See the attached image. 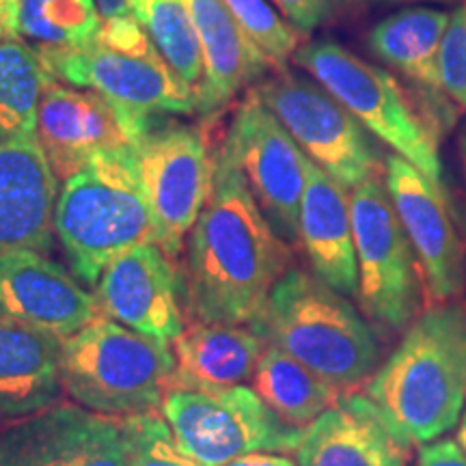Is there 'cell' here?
<instances>
[{
	"label": "cell",
	"instance_id": "1",
	"mask_svg": "<svg viewBox=\"0 0 466 466\" xmlns=\"http://www.w3.org/2000/svg\"><path fill=\"white\" fill-rule=\"evenodd\" d=\"M289 248L250 195L225 145L214 154L212 192L192 227L179 281L195 322L250 326L289 270Z\"/></svg>",
	"mask_w": 466,
	"mask_h": 466
},
{
	"label": "cell",
	"instance_id": "2",
	"mask_svg": "<svg viewBox=\"0 0 466 466\" xmlns=\"http://www.w3.org/2000/svg\"><path fill=\"white\" fill-rule=\"evenodd\" d=\"M365 398L410 447L456 428L466 401V302H439L417 316Z\"/></svg>",
	"mask_w": 466,
	"mask_h": 466
},
{
	"label": "cell",
	"instance_id": "3",
	"mask_svg": "<svg viewBox=\"0 0 466 466\" xmlns=\"http://www.w3.org/2000/svg\"><path fill=\"white\" fill-rule=\"evenodd\" d=\"M55 233L80 281L97 285L110 261L141 244H156L137 149L96 156L63 182L55 206Z\"/></svg>",
	"mask_w": 466,
	"mask_h": 466
},
{
	"label": "cell",
	"instance_id": "4",
	"mask_svg": "<svg viewBox=\"0 0 466 466\" xmlns=\"http://www.w3.org/2000/svg\"><path fill=\"white\" fill-rule=\"evenodd\" d=\"M250 329L341 391L370 380L380 357L374 326L302 268L285 272Z\"/></svg>",
	"mask_w": 466,
	"mask_h": 466
},
{
	"label": "cell",
	"instance_id": "5",
	"mask_svg": "<svg viewBox=\"0 0 466 466\" xmlns=\"http://www.w3.org/2000/svg\"><path fill=\"white\" fill-rule=\"evenodd\" d=\"M173 371L175 354L167 341L104 316L63 341V389L102 415L154 410L171 389Z\"/></svg>",
	"mask_w": 466,
	"mask_h": 466
},
{
	"label": "cell",
	"instance_id": "6",
	"mask_svg": "<svg viewBox=\"0 0 466 466\" xmlns=\"http://www.w3.org/2000/svg\"><path fill=\"white\" fill-rule=\"evenodd\" d=\"M294 58L367 132L442 184L439 141L398 78L330 39L300 46Z\"/></svg>",
	"mask_w": 466,
	"mask_h": 466
},
{
	"label": "cell",
	"instance_id": "7",
	"mask_svg": "<svg viewBox=\"0 0 466 466\" xmlns=\"http://www.w3.org/2000/svg\"><path fill=\"white\" fill-rule=\"evenodd\" d=\"M357 299L376 330L395 335L415 322L421 309L423 279L387 186L371 177L350 192Z\"/></svg>",
	"mask_w": 466,
	"mask_h": 466
},
{
	"label": "cell",
	"instance_id": "8",
	"mask_svg": "<svg viewBox=\"0 0 466 466\" xmlns=\"http://www.w3.org/2000/svg\"><path fill=\"white\" fill-rule=\"evenodd\" d=\"M162 415L182 450L203 466H223L255 451H296L305 430L277 417L253 389H173Z\"/></svg>",
	"mask_w": 466,
	"mask_h": 466
},
{
	"label": "cell",
	"instance_id": "9",
	"mask_svg": "<svg viewBox=\"0 0 466 466\" xmlns=\"http://www.w3.org/2000/svg\"><path fill=\"white\" fill-rule=\"evenodd\" d=\"M255 93L307 158L343 188L352 190L376 177L378 156L367 130L316 80L283 69L264 80Z\"/></svg>",
	"mask_w": 466,
	"mask_h": 466
},
{
	"label": "cell",
	"instance_id": "10",
	"mask_svg": "<svg viewBox=\"0 0 466 466\" xmlns=\"http://www.w3.org/2000/svg\"><path fill=\"white\" fill-rule=\"evenodd\" d=\"M134 149L154 217L156 244L175 261L212 192L214 156L199 127L162 119Z\"/></svg>",
	"mask_w": 466,
	"mask_h": 466
},
{
	"label": "cell",
	"instance_id": "11",
	"mask_svg": "<svg viewBox=\"0 0 466 466\" xmlns=\"http://www.w3.org/2000/svg\"><path fill=\"white\" fill-rule=\"evenodd\" d=\"M223 145L272 229L285 242L299 240L309 158L255 89L238 106Z\"/></svg>",
	"mask_w": 466,
	"mask_h": 466
},
{
	"label": "cell",
	"instance_id": "12",
	"mask_svg": "<svg viewBox=\"0 0 466 466\" xmlns=\"http://www.w3.org/2000/svg\"><path fill=\"white\" fill-rule=\"evenodd\" d=\"M37 52L52 78L100 93L124 113L160 116L188 115L197 108L195 91L168 67L160 52H126L100 42Z\"/></svg>",
	"mask_w": 466,
	"mask_h": 466
},
{
	"label": "cell",
	"instance_id": "13",
	"mask_svg": "<svg viewBox=\"0 0 466 466\" xmlns=\"http://www.w3.org/2000/svg\"><path fill=\"white\" fill-rule=\"evenodd\" d=\"M384 186L434 305L458 299L466 283L464 250L442 184L400 156L384 160Z\"/></svg>",
	"mask_w": 466,
	"mask_h": 466
},
{
	"label": "cell",
	"instance_id": "14",
	"mask_svg": "<svg viewBox=\"0 0 466 466\" xmlns=\"http://www.w3.org/2000/svg\"><path fill=\"white\" fill-rule=\"evenodd\" d=\"M450 14L439 7H408L384 17L370 31L367 44L406 83L421 119L441 141L456 127L460 108L442 83L441 48Z\"/></svg>",
	"mask_w": 466,
	"mask_h": 466
},
{
	"label": "cell",
	"instance_id": "15",
	"mask_svg": "<svg viewBox=\"0 0 466 466\" xmlns=\"http://www.w3.org/2000/svg\"><path fill=\"white\" fill-rule=\"evenodd\" d=\"M0 466H127L124 425L58 404L3 430Z\"/></svg>",
	"mask_w": 466,
	"mask_h": 466
},
{
	"label": "cell",
	"instance_id": "16",
	"mask_svg": "<svg viewBox=\"0 0 466 466\" xmlns=\"http://www.w3.org/2000/svg\"><path fill=\"white\" fill-rule=\"evenodd\" d=\"M97 307L113 319L160 341L182 335V281L158 244L134 247L110 261L97 281Z\"/></svg>",
	"mask_w": 466,
	"mask_h": 466
},
{
	"label": "cell",
	"instance_id": "17",
	"mask_svg": "<svg viewBox=\"0 0 466 466\" xmlns=\"http://www.w3.org/2000/svg\"><path fill=\"white\" fill-rule=\"evenodd\" d=\"M0 316L67 339L102 313L61 264L42 250L17 248L0 255Z\"/></svg>",
	"mask_w": 466,
	"mask_h": 466
},
{
	"label": "cell",
	"instance_id": "18",
	"mask_svg": "<svg viewBox=\"0 0 466 466\" xmlns=\"http://www.w3.org/2000/svg\"><path fill=\"white\" fill-rule=\"evenodd\" d=\"M58 177L37 137L0 141V255L50 250Z\"/></svg>",
	"mask_w": 466,
	"mask_h": 466
},
{
	"label": "cell",
	"instance_id": "19",
	"mask_svg": "<svg viewBox=\"0 0 466 466\" xmlns=\"http://www.w3.org/2000/svg\"><path fill=\"white\" fill-rule=\"evenodd\" d=\"M37 138L52 171L63 182L96 156L130 145L106 97L89 89L66 86L56 78L42 97Z\"/></svg>",
	"mask_w": 466,
	"mask_h": 466
},
{
	"label": "cell",
	"instance_id": "20",
	"mask_svg": "<svg viewBox=\"0 0 466 466\" xmlns=\"http://www.w3.org/2000/svg\"><path fill=\"white\" fill-rule=\"evenodd\" d=\"M408 450L365 395H348L302 432L299 466H406Z\"/></svg>",
	"mask_w": 466,
	"mask_h": 466
},
{
	"label": "cell",
	"instance_id": "21",
	"mask_svg": "<svg viewBox=\"0 0 466 466\" xmlns=\"http://www.w3.org/2000/svg\"><path fill=\"white\" fill-rule=\"evenodd\" d=\"M203 55V80L195 113L209 116L227 106L244 86L258 83L272 63L242 31L223 0H186Z\"/></svg>",
	"mask_w": 466,
	"mask_h": 466
},
{
	"label": "cell",
	"instance_id": "22",
	"mask_svg": "<svg viewBox=\"0 0 466 466\" xmlns=\"http://www.w3.org/2000/svg\"><path fill=\"white\" fill-rule=\"evenodd\" d=\"M299 240L311 261L313 275L343 296H357L359 270L350 192L311 160L300 203Z\"/></svg>",
	"mask_w": 466,
	"mask_h": 466
},
{
	"label": "cell",
	"instance_id": "23",
	"mask_svg": "<svg viewBox=\"0 0 466 466\" xmlns=\"http://www.w3.org/2000/svg\"><path fill=\"white\" fill-rule=\"evenodd\" d=\"M63 337L0 316V419H25L63 389Z\"/></svg>",
	"mask_w": 466,
	"mask_h": 466
},
{
	"label": "cell",
	"instance_id": "24",
	"mask_svg": "<svg viewBox=\"0 0 466 466\" xmlns=\"http://www.w3.org/2000/svg\"><path fill=\"white\" fill-rule=\"evenodd\" d=\"M268 348L264 335L250 326L195 322L173 339L175 371L171 389H229L253 380Z\"/></svg>",
	"mask_w": 466,
	"mask_h": 466
},
{
	"label": "cell",
	"instance_id": "25",
	"mask_svg": "<svg viewBox=\"0 0 466 466\" xmlns=\"http://www.w3.org/2000/svg\"><path fill=\"white\" fill-rule=\"evenodd\" d=\"M253 391L277 417L302 430L333 408L343 393L270 343L253 374Z\"/></svg>",
	"mask_w": 466,
	"mask_h": 466
},
{
	"label": "cell",
	"instance_id": "26",
	"mask_svg": "<svg viewBox=\"0 0 466 466\" xmlns=\"http://www.w3.org/2000/svg\"><path fill=\"white\" fill-rule=\"evenodd\" d=\"M52 80L31 44L22 39L0 44V141L37 137L39 106Z\"/></svg>",
	"mask_w": 466,
	"mask_h": 466
},
{
	"label": "cell",
	"instance_id": "27",
	"mask_svg": "<svg viewBox=\"0 0 466 466\" xmlns=\"http://www.w3.org/2000/svg\"><path fill=\"white\" fill-rule=\"evenodd\" d=\"M96 0H17L14 39L37 50L83 48L100 39Z\"/></svg>",
	"mask_w": 466,
	"mask_h": 466
},
{
	"label": "cell",
	"instance_id": "28",
	"mask_svg": "<svg viewBox=\"0 0 466 466\" xmlns=\"http://www.w3.org/2000/svg\"><path fill=\"white\" fill-rule=\"evenodd\" d=\"M130 9L156 50L192 91L203 80V55L186 0H130Z\"/></svg>",
	"mask_w": 466,
	"mask_h": 466
},
{
	"label": "cell",
	"instance_id": "29",
	"mask_svg": "<svg viewBox=\"0 0 466 466\" xmlns=\"http://www.w3.org/2000/svg\"><path fill=\"white\" fill-rule=\"evenodd\" d=\"M247 37L264 52L272 67L283 72L299 50V33L268 0H223Z\"/></svg>",
	"mask_w": 466,
	"mask_h": 466
},
{
	"label": "cell",
	"instance_id": "30",
	"mask_svg": "<svg viewBox=\"0 0 466 466\" xmlns=\"http://www.w3.org/2000/svg\"><path fill=\"white\" fill-rule=\"evenodd\" d=\"M127 447V466H203L175 441L165 419L143 412L121 419Z\"/></svg>",
	"mask_w": 466,
	"mask_h": 466
},
{
	"label": "cell",
	"instance_id": "31",
	"mask_svg": "<svg viewBox=\"0 0 466 466\" xmlns=\"http://www.w3.org/2000/svg\"><path fill=\"white\" fill-rule=\"evenodd\" d=\"M441 69L453 104L466 110V0L450 14L441 48Z\"/></svg>",
	"mask_w": 466,
	"mask_h": 466
},
{
	"label": "cell",
	"instance_id": "32",
	"mask_svg": "<svg viewBox=\"0 0 466 466\" xmlns=\"http://www.w3.org/2000/svg\"><path fill=\"white\" fill-rule=\"evenodd\" d=\"M296 31H316L335 14L333 0H270Z\"/></svg>",
	"mask_w": 466,
	"mask_h": 466
},
{
	"label": "cell",
	"instance_id": "33",
	"mask_svg": "<svg viewBox=\"0 0 466 466\" xmlns=\"http://www.w3.org/2000/svg\"><path fill=\"white\" fill-rule=\"evenodd\" d=\"M417 466H466V453L451 439L425 442L419 450Z\"/></svg>",
	"mask_w": 466,
	"mask_h": 466
},
{
	"label": "cell",
	"instance_id": "34",
	"mask_svg": "<svg viewBox=\"0 0 466 466\" xmlns=\"http://www.w3.org/2000/svg\"><path fill=\"white\" fill-rule=\"evenodd\" d=\"M223 466H299V464L288 456H279V453L255 451V453H248V456L231 460V462H227Z\"/></svg>",
	"mask_w": 466,
	"mask_h": 466
},
{
	"label": "cell",
	"instance_id": "35",
	"mask_svg": "<svg viewBox=\"0 0 466 466\" xmlns=\"http://www.w3.org/2000/svg\"><path fill=\"white\" fill-rule=\"evenodd\" d=\"M97 9H100L102 22H119L134 17L130 9V0H96Z\"/></svg>",
	"mask_w": 466,
	"mask_h": 466
},
{
	"label": "cell",
	"instance_id": "36",
	"mask_svg": "<svg viewBox=\"0 0 466 466\" xmlns=\"http://www.w3.org/2000/svg\"><path fill=\"white\" fill-rule=\"evenodd\" d=\"M15 9L17 0H0V20L5 22V28H7V39H14L15 35Z\"/></svg>",
	"mask_w": 466,
	"mask_h": 466
},
{
	"label": "cell",
	"instance_id": "37",
	"mask_svg": "<svg viewBox=\"0 0 466 466\" xmlns=\"http://www.w3.org/2000/svg\"><path fill=\"white\" fill-rule=\"evenodd\" d=\"M367 3H378V5H406V3H436V5H447L456 3V0H367Z\"/></svg>",
	"mask_w": 466,
	"mask_h": 466
},
{
	"label": "cell",
	"instance_id": "38",
	"mask_svg": "<svg viewBox=\"0 0 466 466\" xmlns=\"http://www.w3.org/2000/svg\"><path fill=\"white\" fill-rule=\"evenodd\" d=\"M458 445L462 447V451L466 453V410L462 415V421H460V428H458Z\"/></svg>",
	"mask_w": 466,
	"mask_h": 466
},
{
	"label": "cell",
	"instance_id": "39",
	"mask_svg": "<svg viewBox=\"0 0 466 466\" xmlns=\"http://www.w3.org/2000/svg\"><path fill=\"white\" fill-rule=\"evenodd\" d=\"M460 158H462V167H464V173H466V126L462 134H460Z\"/></svg>",
	"mask_w": 466,
	"mask_h": 466
},
{
	"label": "cell",
	"instance_id": "40",
	"mask_svg": "<svg viewBox=\"0 0 466 466\" xmlns=\"http://www.w3.org/2000/svg\"><path fill=\"white\" fill-rule=\"evenodd\" d=\"M0 37H7V28H5L3 20H0Z\"/></svg>",
	"mask_w": 466,
	"mask_h": 466
}]
</instances>
